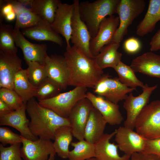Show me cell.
Listing matches in <instances>:
<instances>
[{"mask_svg": "<svg viewBox=\"0 0 160 160\" xmlns=\"http://www.w3.org/2000/svg\"><path fill=\"white\" fill-rule=\"evenodd\" d=\"M64 56L68 71V86L93 88L104 74L93 58L87 57L73 45L66 47Z\"/></svg>", "mask_w": 160, "mask_h": 160, "instance_id": "1", "label": "cell"}, {"mask_svg": "<svg viewBox=\"0 0 160 160\" xmlns=\"http://www.w3.org/2000/svg\"><path fill=\"white\" fill-rule=\"evenodd\" d=\"M26 111L31 119L30 130L36 137L54 140L55 132L57 129L63 126L71 127L69 118L61 117L41 105L34 97L27 102Z\"/></svg>", "mask_w": 160, "mask_h": 160, "instance_id": "2", "label": "cell"}, {"mask_svg": "<svg viewBox=\"0 0 160 160\" xmlns=\"http://www.w3.org/2000/svg\"><path fill=\"white\" fill-rule=\"evenodd\" d=\"M120 0H97L79 2V10L81 20L85 23L92 38L97 35L101 22L107 15L116 13Z\"/></svg>", "mask_w": 160, "mask_h": 160, "instance_id": "3", "label": "cell"}, {"mask_svg": "<svg viewBox=\"0 0 160 160\" xmlns=\"http://www.w3.org/2000/svg\"><path fill=\"white\" fill-rule=\"evenodd\" d=\"M135 128L147 139L160 138V100L153 101L144 107L137 119Z\"/></svg>", "mask_w": 160, "mask_h": 160, "instance_id": "4", "label": "cell"}, {"mask_svg": "<svg viewBox=\"0 0 160 160\" xmlns=\"http://www.w3.org/2000/svg\"><path fill=\"white\" fill-rule=\"evenodd\" d=\"M87 88L75 87L67 92L60 93L52 98L38 100L41 105L49 108L60 116L68 118L74 106L80 100L85 97Z\"/></svg>", "mask_w": 160, "mask_h": 160, "instance_id": "5", "label": "cell"}, {"mask_svg": "<svg viewBox=\"0 0 160 160\" xmlns=\"http://www.w3.org/2000/svg\"><path fill=\"white\" fill-rule=\"evenodd\" d=\"M145 6L144 0H120L116 13L119 15V24L113 41L120 43L127 34L129 27L143 12Z\"/></svg>", "mask_w": 160, "mask_h": 160, "instance_id": "6", "label": "cell"}, {"mask_svg": "<svg viewBox=\"0 0 160 160\" xmlns=\"http://www.w3.org/2000/svg\"><path fill=\"white\" fill-rule=\"evenodd\" d=\"M93 89L94 92L98 95L117 104L125 100L127 94L136 89L124 85L118 77L112 78L108 73L103 75Z\"/></svg>", "mask_w": 160, "mask_h": 160, "instance_id": "7", "label": "cell"}, {"mask_svg": "<svg viewBox=\"0 0 160 160\" xmlns=\"http://www.w3.org/2000/svg\"><path fill=\"white\" fill-rule=\"evenodd\" d=\"M79 0H74V9L71 19L70 39L73 46L90 58H93L89 49L91 37L85 23L81 20L79 13Z\"/></svg>", "mask_w": 160, "mask_h": 160, "instance_id": "8", "label": "cell"}, {"mask_svg": "<svg viewBox=\"0 0 160 160\" xmlns=\"http://www.w3.org/2000/svg\"><path fill=\"white\" fill-rule=\"evenodd\" d=\"M157 87V85L149 87L146 84L142 88L143 92L138 96H134L132 93H129L124 100L123 105L127 112L124 126L133 130L137 117L148 104L151 95Z\"/></svg>", "mask_w": 160, "mask_h": 160, "instance_id": "9", "label": "cell"}, {"mask_svg": "<svg viewBox=\"0 0 160 160\" xmlns=\"http://www.w3.org/2000/svg\"><path fill=\"white\" fill-rule=\"evenodd\" d=\"M133 130L124 126L115 130V140L118 148L124 154L130 156L143 152L147 140Z\"/></svg>", "mask_w": 160, "mask_h": 160, "instance_id": "10", "label": "cell"}, {"mask_svg": "<svg viewBox=\"0 0 160 160\" xmlns=\"http://www.w3.org/2000/svg\"><path fill=\"white\" fill-rule=\"evenodd\" d=\"M119 24V17L114 15L103 20L97 35L90 42L89 49L93 57L98 54L104 46L113 41Z\"/></svg>", "mask_w": 160, "mask_h": 160, "instance_id": "11", "label": "cell"}, {"mask_svg": "<svg viewBox=\"0 0 160 160\" xmlns=\"http://www.w3.org/2000/svg\"><path fill=\"white\" fill-rule=\"evenodd\" d=\"M21 137L20 152L23 160H47L50 155L56 153L51 140L39 138L32 141Z\"/></svg>", "mask_w": 160, "mask_h": 160, "instance_id": "12", "label": "cell"}, {"mask_svg": "<svg viewBox=\"0 0 160 160\" xmlns=\"http://www.w3.org/2000/svg\"><path fill=\"white\" fill-rule=\"evenodd\" d=\"M93 106L86 97L79 101L72 109L68 118L73 137L79 140L84 139L85 127Z\"/></svg>", "mask_w": 160, "mask_h": 160, "instance_id": "13", "label": "cell"}, {"mask_svg": "<svg viewBox=\"0 0 160 160\" xmlns=\"http://www.w3.org/2000/svg\"><path fill=\"white\" fill-rule=\"evenodd\" d=\"M22 66V60L17 53L0 50V88L13 90L15 76Z\"/></svg>", "mask_w": 160, "mask_h": 160, "instance_id": "14", "label": "cell"}, {"mask_svg": "<svg viewBox=\"0 0 160 160\" xmlns=\"http://www.w3.org/2000/svg\"><path fill=\"white\" fill-rule=\"evenodd\" d=\"M14 36L16 45L21 49L26 63L36 62L44 64L48 56L46 44H34L30 42L24 37L20 29H14Z\"/></svg>", "mask_w": 160, "mask_h": 160, "instance_id": "15", "label": "cell"}, {"mask_svg": "<svg viewBox=\"0 0 160 160\" xmlns=\"http://www.w3.org/2000/svg\"><path fill=\"white\" fill-rule=\"evenodd\" d=\"M47 77L62 90L68 86V71L64 56L54 54L48 56L44 64Z\"/></svg>", "mask_w": 160, "mask_h": 160, "instance_id": "16", "label": "cell"}, {"mask_svg": "<svg viewBox=\"0 0 160 160\" xmlns=\"http://www.w3.org/2000/svg\"><path fill=\"white\" fill-rule=\"evenodd\" d=\"M85 97L92 103L93 107L101 114L107 123L112 126L120 124L124 120L119 105L100 96L87 92Z\"/></svg>", "mask_w": 160, "mask_h": 160, "instance_id": "17", "label": "cell"}, {"mask_svg": "<svg viewBox=\"0 0 160 160\" xmlns=\"http://www.w3.org/2000/svg\"><path fill=\"white\" fill-rule=\"evenodd\" d=\"M73 3L70 4L61 2L56 11L54 21L51 24L53 30L65 39L67 48L71 46V19L74 9Z\"/></svg>", "mask_w": 160, "mask_h": 160, "instance_id": "18", "label": "cell"}, {"mask_svg": "<svg viewBox=\"0 0 160 160\" xmlns=\"http://www.w3.org/2000/svg\"><path fill=\"white\" fill-rule=\"evenodd\" d=\"M26 102L24 103L20 109L0 117V125L12 127L19 132L20 135L29 140L35 141L39 138L31 133L30 128V121L26 115Z\"/></svg>", "mask_w": 160, "mask_h": 160, "instance_id": "19", "label": "cell"}, {"mask_svg": "<svg viewBox=\"0 0 160 160\" xmlns=\"http://www.w3.org/2000/svg\"><path fill=\"white\" fill-rule=\"evenodd\" d=\"M130 66L135 72L160 79V55L152 52L145 53L134 58Z\"/></svg>", "mask_w": 160, "mask_h": 160, "instance_id": "20", "label": "cell"}, {"mask_svg": "<svg viewBox=\"0 0 160 160\" xmlns=\"http://www.w3.org/2000/svg\"><path fill=\"white\" fill-rule=\"evenodd\" d=\"M115 130L112 133H104L95 144L96 160H129L131 156L124 154L120 156L118 153L117 145L110 142L115 136Z\"/></svg>", "mask_w": 160, "mask_h": 160, "instance_id": "21", "label": "cell"}, {"mask_svg": "<svg viewBox=\"0 0 160 160\" xmlns=\"http://www.w3.org/2000/svg\"><path fill=\"white\" fill-rule=\"evenodd\" d=\"M22 33L31 39L38 41H49L62 46L63 44L62 38L52 28L51 24L41 19L35 26L23 29Z\"/></svg>", "mask_w": 160, "mask_h": 160, "instance_id": "22", "label": "cell"}, {"mask_svg": "<svg viewBox=\"0 0 160 160\" xmlns=\"http://www.w3.org/2000/svg\"><path fill=\"white\" fill-rule=\"evenodd\" d=\"M107 124L100 113L93 107L85 127L84 139L95 144L104 134Z\"/></svg>", "mask_w": 160, "mask_h": 160, "instance_id": "23", "label": "cell"}, {"mask_svg": "<svg viewBox=\"0 0 160 160\" xmlns=\"http://www.w3.org/2000/svg\"><path fill=\"white\" fill-rule=\"evenodd\" d=\"M160 20V0H150L144 17L137 27L136 34L143 37L151 32Z\"/></svg>", "mask_w": 160, "mask_h": 160, "instance_id": "24", "label": "cell"}, {"mask_svg": "<svg viewBox=\"0 0 160 160\" xmlns=\"http://www.w3.org/2000/svg\"><path fill=\"white\" fill-rule=\"evenodd\" d=\"M120 43L113 41L104 46L93 58L102 69L109 67L114 68L121 61L122 54L118 51Z\"/></svg>", "mask_w": 160, "mask_h": 160, "instance_id": "25", "label": "cell"}, {"mask_svg": "<svg viewBox=\"0 0 160 160\" xmlns=\"http://www.w3.org/2000/svg\"><path fill=\"white\" fill-rule=\"evenodd\" d=\"M16 14L15 29H25L37 25L42 19L17 0H9Z\"/></svg>", "mask_w": 160, "mask_h": 160, "instance_id": "26", "label": "cell"}, {"mask_svg": "<svg viewBox=\"0 0 160 160\" xmlns=\"http://www.w3.org/2000/svg\"><path fill=\"white\" fill-rule=\"evenodd\" d=\"M73 136L70 126H62L56 130L53 145L56 154L60 158H68L69 145L72 143Z\"/></svg>", "mask_w": 160, "mask_h": 160, "instance_id": "27", "label": "cell"}, {"mask_svg": "<svg viewBox=\"0 0 160 160\" xmlns=\"http://www.w3.org/2000/svg\"><path fill=\"white\" fill-rule=\"evenodd\" d=\"M61 2L59 0H31L30 9L41 19L52 24L56 11Z\"/></svg>", "mask_w": 160, "mask_h": 160, "instance_id": "28", "label": "cell"}, {"mask_svg": "<svg viewBox=\"0 0 160 160\" xmlns=\"http://www.w3.org/2000/svg\"><path fill=\"white\" fill-rule=\"evenodd\" d=\"M37 89L29 81L26 69H22L16 74L14 80L13 90L21 97L24 103H27L34 97Z\"/></svg>", "mask_w": 160, "mask_h": 160, "instance_id": "29", "label": "cell"}, {"mask_svg": "<svg viewBox=\"0 0 160 160\" xmlns=\"http://www.w3.org/2000/svg\"><path fill=\"white\" fill-rule=\"evenodd\" d=\"M71 144L74 148L70 151L69 160H87L95 157V144L83 139Z\"/></svg>", "mask_w": 160, "mask_h": 160, "instance_id": "30", "label": "cell"}, {"mask_svg": "<svg viewBox=\"0 0 160 160\" xmlns=\"http://www.w3.org/2000/svg\"><path fill=\"white\" fill-rule=\"evenodd\" d=\"M118 75L120 81L124 85L131 88L140 87L142 88L144 84L137 79L135 72L130 66L121 61L114 68Z\"/></svg>", "mask_w": 160, "mask_h": 160, "instance_id": "31", "label": "cell"}, {"mask_svg": "<svg viewBox=\"0 0 160 160\" xmlns=\"http://www.w3.org/2000/svg\"><path fill=\"white\" fill-rule=\"evenodd\" d=\"M14 28L11 25L0 22V50L5 52L17 53L14 34Z\"/></svg>", "mask_w": 160, "mask_h": 160, "instance_id": "32", "label": "cell"}, {"mask_svg": "<svg viewBox=\"0 0 160 160\" xmlns=\"http://www.w3.org/2000/svg\"><path fill=\"white\" fill-rule=\"evenodd\" d=\"M26 63L28 65L26 70L28 79L33 85L38 88L48 78L44 65L36 62Z\"/></svg>", "mask_w": 160, "mask_h": 160, "instance_id": "33", "label": "cell"}, {"mask_svg": "<svg viewBox=\"0 0 160 160\" xmlns=\"http://www.w3.org/2000/svg\"><path fill=\"white\" fill-rule=\"evenodd\" d=\"M62 90L48 78L37 88L34 97L38 100L52 98L59 93Z\"/></svg>", "mask_w": 160, "mask_h": 160, "instance_id": "34", "label": "cell"}, {"mask_svg": "<svg viewBox=\"0 0 160 160\" xmlns=\"http://www.w3.org/2000/svg\"><path fill=\"white\" fill-rule=\"evenodd\" d=\"M0 99L14 110L20 108L24 103L21 97L15 91L5 88L0 89Z\"/></svg>", "mask_w": 160, "mask_h": 160, "instance_id": "35", "label": "cell"}, {"mask_svg": "<svg viewBox=\"0 0 160 160\" xmlns=\"http://www.w3.org/2000/svg\"><path fill=\"white\" fill-rule=\"evenodd\" d=\"M22 143H17L5 147L0 144V160H23L21 156L20 149Z\"/></svg>", "mask_w": 160, "mask_h": 160, "instance_id": "36", "label": "cell"}, {"mask_svg": "<svg viewBox=\"0 0 160 160\" xmlns=\"http://www.w3.org/2000/svg\"><path fill=\"white\" fill-rule=\"evenodd\" d=\"M0 142L3 146L7 144L11 145L17 143H22L20 135L15 133L9 128L0 127Z\"/></svg>", "mask_w": 160, "mask_h": 160, "instance_id": "37", "label": "cell"}, {"mask_svg": "<svg viewBox=\"0 0 160 160\" xmlns=\"http://www.w3.org/2000/svg\"><path fill=\"white\" fill-rule=\"evenodd\" d=\"M141 43L137 38L132 37L127 39L124 42L123 47L125 51L130 54L138 52L141 49Z\"/></svg>", "mask_w": 160, "mask_h": 160, "instance_id": "38", "label": "cell"}, {"mask_svg": "<svg viewBox=\"0 0 160 160\" xmlns=\"http://www.w3.org/2000/svg\"><path fill=\"white\" fill-rule=\"evenodd\" d=\"M143 152L155 155L160 159V138L147 139Z\"/></svg>", "mask_w": 160, "mask_h": 160, "instance_id": "39", "label": "cell"}, {"mask_svg": "<svg viewBox=\"0 0 160 160\" xmlns=\"http://www.w3.org/2000/svg\"><path fill=\"white\" fill-rule=\"evenodd\" d=\"M0 22L2 19L14 11L13 6L9 0H0Z\"/></svg>", "mask_w": 160, "mask_h": 160, "instance_id": "40", "label": "cell"}, {"mask_svg": "<svg viewBox=\"0 0 160 160\" xmlns=\"http://www.w3.org/2000/svg\"><path fill=\"white\" fill-rule=\"evenodd\" d=\"M129 160H160L158 156L144 152L135 153L131 156Z\"/></svg>", "mask_w": 160, "mask_h": 160, "instance_id": "41", "label": "cell"}, {"mask_svg": "<svg viewBox=\"0 0 160 160\" xmlns=\"http://www.w3.org/2000/svg\"><path fill=\"white\" fill-rule=\"evenodd\" d=\"M150 50L151 51L160 49V28L151 39L150 42Z\"/></svg>", "mask_w": 160, "mask_h": 160, "instance_id": "42", "label": "cell"}, {"mask_svg": "<svg viewBox=\"0 0 160 160\" xmlns=\"http://www.w3.org/2000/svg\"><path fill=\"white\" fill-rule=\"evenodd\" d=\"M15 111L0 99V117L7 115Z\"/></svg>", "mask_w": 160, "mask_h": 160, "instance_id": "43", "label": "cell"}, {"mask_svg": "<svg viewBox=\"0 0 160 160\" xmlns=\"http://www.w3.org/2000/svg\"><path fill=\"white\" fill-rule=\"evenodd\" d=\"M4 18L8 21H11L14 20L16 18V14L15 11L6 16Z\"/></svg>", "mask_w": 160, "mask_h": 160, "instance_id": "44", "label": "cell"}, {"mask_svg": "<svg viewBox=\"0 0 160 160\" xmlns=\"http://www.w3.org/2000/svg\"><path fill=\"white\" fill-rule=\"evenodd\" d=\"M17 1L22 4L25 6L27 5H30L31 0H18Z\"/></svg>", "mask_w": 160, "mask_h": 160, "instance_id": "45", "label": "cell"}, {"mask_svg": "<svg viewBox=\"0 0 160 160\" xmlns=\"http://www.w3.org/2000/svg\"><path fill=\"white\" fill-rule=\"evenodd\" d=\"M55 153H53L50 155L48 159L47 160H55Z\"/></svg>", "mask_w": 160, "mask_h": 160, "instance_id": "46", "label": "cell"}, {"mask_svg": "<svg viewBox=\"0 0 160 160\" xmlns=\"http://www.w3.org/2000/svg\"><path fill=\"white\" fill-rule=\"evenodd\" d=\"M87 160H96V159H95V158H91V159H88Z\"/></svg>", "mask_w": 160, "mask_h": 160, "instance_id": "47", "label": "cell"}]
</instances>
